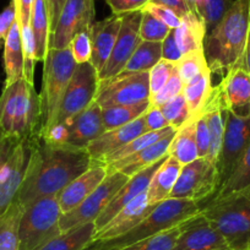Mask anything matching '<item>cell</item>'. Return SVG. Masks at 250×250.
Wrapping results in <instances>:
<instances>
[{"label":"cell","instance_id":"obj_6","mask_svg":"<svg viewBox=\"0 0 250 250\" xmlns=\"http://www.w3.org/2000/svg\"><path fill=\"white\" fill-rule=\"evenodd\" d=\"M76 62L70 47L65 49L49 48L44 59L42 91L40 93L42 110V128L40 136L52 128L62 96L76 69Z\"/></svg>","mask_w":250,"mask_h":250},{"label":"cell","instance_id":"obj_29","mask_svg":"<svg viewBox=\"0 0 250 250\" xmlns=\"http://www.w3.org/2000/svg\"><path fill=\"white\" fill-rule=\"evenodd\" d=\"M31 30L35 40L36 62H44L50 42L49 9L47 0H33L31 11Z\"/></svg>","mask_w":250,"mask_h":250},{"label":"cell","instance_id":"obj_20","mask_svg":"<svg viewBox=\"0 0 250 250\" xmlns=\"http://www.w3.org/2000/svg\"><path fill=\"white\" fill-rule=\"evenodd\" d=\"M144 133H145V114L129 124L104 131L86 148L91 157V165L101 163V161L105 156L119 150L120 147L130 143L131 140L143 135Z\"/></svg>","mask_w":250,"mask_h":250},{"label":"cell","instance_id":"obj_33","mask_svg":"<svg viewBox=\"0 0 250 250\" xmlns=\"http://www.w3.org/2000/svg\"><path fill=\"white\" fill-rule=\"evenodd\" d=\"M162 59V42L141 41L122 73L150 71Z\"/></svg>","mask_w":250,"mask_h":250},{"label":"cell","instance_id":"obj_17","mask_svg":"<svg viewBox=\"0 0 250 250\" xmlns=\"http://www.w3.org/2000/svg\"><path fill=\"white\" fill-rule=\"evenodd\" d=\"M221 101L227 112L239 118L250 115V74L239 62L227 71L217 85Z\"/></svg>","mask_w":250,"mask_h":250},{"label":"cell","instance_id":"obj_26","mask_svg":"<svg viewBox=\"0 0 250 250\" xmlns=\"http://www.w3.org/2000/svg\"><path fill=\"white\" fill-rule=\"evenodd\" d=\"M183 166L174 157L167 156L151 179L147 189L148 205H157L166 199H169L173 188L179 177Z\"/></svg>","mask_w":250,"mask_h":250},{"label":"cell","instance_id":"obj_8","mask_svg":"<svg viewBox=\"0 0 250 250\" xmlns=\"http://www.w3.org/2000/svg\"><path fill=\"white\" fill-rule=\"evenodd\" d=\"M150 74L148 71L120 73L113 78L100 80L95 101L102 109L134 105L150 101Z\"/></svg>","mask_w":250,"mask_h":250},{"label":"cell","instance_id":"obj_38","mask_svg":"<svg viewBox=\"0 0 250 250\" xmlns=\"http://www.w3.org/2000/svg\"><path fill=\"white\" fill-rule=\"evenodd\" d=\"M182 225L158 233V234L152 235L150 238H146V239L140 240L135 244L129 245V247L120 250H172L180 234Z\"/></svg>","mask_w":250,"mask_h":250},{"label":"cell","instance_id":"obj_37","mask_svg":"<svg viewBox=\"0 0 250 250\" xmlns=\"http://www.w3.org/2000/svg\"><path fill=\"white\" fill-rule=\"evenodd\" d=\"M194 1H195L196 13L205 22L208 33L220 22L233 3V0H194Z\"/></svg>","mask_w":250,"mask_h":250},{"label":"cell","instance_id":"obj_14","mask_svg":"<svg viewBox=\"0 0 250 250\" xmlns=\"http://www.w3.org/2000/svg\"><path fill=\"white\" fill-rule=\"evenodd\" d=\"M141 16H143L141 10L123 15L122 25H120V30L112 54L98 74L100 80L113 78L122 73L123 69L125 68L126 62H129L138 45L143 41L140 37Z\"/></svg>","mask_w":250,"mask_h":250},{"label":"cell","instance_id":"obj_50","mask_svg":"<svg viewBox=\"0 0 250 250\" xmlns=\"http://www.w3.org/2000/svg\"><path fill=\"white\" fill-rule=\"evenodd\" d=\"M182 52L175 43L174 33H173V30H170L169 35L162 42V59L170 62H178L182 59Z\"/></svg>","mask_w":250,"mask_h":250},{"label":"cell","instance_id":"obj_1","mask_svg":"<svg viewBox=\"0 0 250 250\" xmlns=\"http://www.w3.org/2000/svg\"><path fill=\"white\" fill-rule=\"evenodd\" d=\"M91 167L86 150H70L32 139V151L25 179L16 200L27 206L37 199L57 196L75 178Z\"/></svg>","mask_w":250,"mask_h":250},{"label":"cell","instance_id":"obj_25","mask_svg":"<svg viewBox=\"0 0 250 250\" xmlns=\"http://www.w3.org/2000/svg\"><path fill=\"white\" fill-rule=\"evenodd\" d=\"M173 33L178 48L184 55L204 49L208 31L203 19L195 11H190L180 19V25L177 28H173Z\"/></svg>","mask_w":250,"mask_h":250},{"label":"cell","instance_id":"obj_28","mask_svg":"<svg viewBox=\"0 0 250 250\" xmlns=\"http://www.w3.org/2000/svg\"><path fill=\"white\" fill-rule=\"evenodd\" d=\"M212 73L210 68L199 73L191 81L183 87V96L187 101L189 108V122H195L203 114L204 107L212 92V83H211Z\"/></svg>","mask_w":250,"mask_h":250},{"label":"cell","instance_id":"obj_2","mask_svg":"<svg viewBox=\"0 0 250 250\" xmlns=\"http://www.w3.org/2000/svg\"><path fill=\"white\" fill-rule=\"evenodd\" d=\"M250 30V0H233L220 22L206 35L204 53L211 73L225 76L242 62Z\"/></svg>","mask_w":250,"mask_h":250},{"label":"cell","instance_id":"obj_19","mask_svg":"<svg viewBox=\"0 0 250 250\" xmlns=\"http://www.w3.org/2000/svg\"><path fill=\"white\" fill-rule=\"evenodd\" d=\"M168 156V155H167ZM167 156H165L163 158H161L160 161H157L156 163L151 165L150 167L145 168V169L140 170L139 173L134 174L133 177H130V179L125 183L122 188L119 189L117 194H115L114 198L112 199L109 204L104 208V210L100 213L97 218L95 220V227L96 232L100 229H102L125 205H128L131 200L139 196L140 194L146 193L148 189V185H150L151 179H152L153 174L156 173V170L160 168V166L165 162V160L167 158ZM95 232V233H96Z\"/></svg>","mask_w":250,"mask_h":250},{"label":"cell","instance_id":"obj_5","mask_svg":"<svg viewBox=\"0 0 250 250\" xmlns=\"http://www.w3.org/2000/svg\"><path fill=\"white\" fill-rule=\"evenodd\" d=\"M200 215L225 238L230 250L250 249V185L230 195L211 199Z\"/></svg>","mask_w":250,"mask_h":250},{"label":"cell","instance_id":"obj_39","mask_svg":"<svg viewBox=\"0 0 250 250\" xmlns=\"http://www.w3.org/2000/svg\"><path fill=\"white\" fill-rule=\"evenodd\" d=\"M175 64H177V70L183 85H187L199 73H201V71L208 68L204 49L195 50V52L184 54L182 57V59L178 62H175Z\"/></svg>","mask_w":250,"mask_h":250},{"label":"cell","instance_id":"obj_57","mask_svg":"<svg viewBox=\"0 0 250 250\" xmlns=\"http://www.w3.org/2000/svg\"><path fill=\"white\" fill-rule=\"evenodd\" d=\"M249 250H250V249H249Z\"/></svg>","mask_w":250,"mask_h":250},{"label":"cell","instance_id":"obj_56","mask_svg":"<svg viewBox=\"0 0 250 250\" xmlns=\"http://www.w3.org/2000/svg\"><path fill=\"white\" fill-rule=\"evenodd\" d=\"M1 136H3V135H1V134H0V138H1Z\"/></svg>","mask_w":250,"mask_h":250},{"label":"cell","instance_id":"obj_3","mask_svg":"<svg viewBox=\"0 0 250 250\" xmlns=\"http://www.w3.org/2000/svg\"><path fill=\"white\" fill-rule=\"evenodd\" d=\"M42 128L41 98L35 85L25 78L4 86L0 96V134L19 141L40 136Z\"/></svg>","mask_w":250,"mask_h":250},{"label":"cell","instance_id":"obj_16","mask_svg":"<svg viewBox=\"0 0 250 250\" xmlns=\"http://www.w3.org/2000/svg\"><path fill=\"white\" fill-rule=\"evenodd\" d=\"M32 151V139L20 141L13 156L0 172V216L18 199Z\"/></svg>","mask_w":250,"mask_h":250},{"label":"cell","instance_id":"obj_7","mask_svg":"<svg viewBox=\"0 0 250 250\" xmlns=\"http://www.w3.org/2000/svg\"><path fill=\"white\" fill-rule=\"evenodd\" d=\"M62 215L57 196L37 199L25 206L19 233V250H38L59 235Z\"/></svg>","mask_w":250,"mask_h":250},{"label":"cell","instance_id":"obj_45","mask_svg":"<svg viewBox=\"0 0 250 250\" xmlns=\"http://www.w3.org/2000/svg\"><path fill=\"white\" fill-rule=\"evenodd\" d=\"M143 10L152 14L155 18H157L158 20L162 21L165 25H167L170 30H173V28H177L178 26L180 25L179 16H178L174 11H172L170 9H168V8H165V6L156 5V4L148 3L144 6Z\"/></svg>","mask_w":250,"mask_h":250},{"label":"cell","instance_id":"obj_23","mask_svg":"<svg viewBox=\"0 0 250 250\" xmlns=\"http://www.w3.org/2000/svg\"><path fill=\"white\" fill-rule=\"evenodd\" d=\"M123 15H114L113 14L109 18L104 19L102 21L92 23L88 30L90 32L91 48H92V54H91L90 62L93 68L98 71L102 70L105 62L109 59L112 50L114 48L115 41L118 38L120 25H122Z\"/></svg>","mask_w":250,"mask_h":250},{"label":"cell","instance_id":"obj_49","mask_svg":"<svg viewBox=\"0 0 250 250\" xmlns=\"http://www.w3.org/2000/svg\"><path fill=\"white\" fill-rule=\"evenodd\" d=\"M16 19H18V16H16V6L15 3L11 0L10 4L0 13V41L5 40Z\"/></svg>","mask_w":250,"mask_h":250},{"label":"cell","instance_id":"obj_4","mask_svg":"<svg viewBox=\"0 0 250 250\" xmlns=\"http://www.w3.org/2000/svg\"><path fill=\"white\" fill-rule=\"evenodd\" d=\"M200 211L201 208L196 201L188 199H166L162 203L157 204L156 208L129 232L113 239L91 242L83 250L124 249L140 240L177 227L185 221L195 217Z\"/></svg>","mask_w":250,"mask_h":250},{"label":"cell","instance_id":"obj_12","mask_svg":"<svg viewBox=\"0 0 250 250\" xmlns=\"http://www.w3.org/2000/svg\"><path fill=\"white\" fill-rule=\"evenodd\" d=\"M95 0H66L50 37L49 48L65 49L76 35L90 30L95 18Z\"/></svg>","mask_w":250,"mask_h":250},{"label":"cell","instance_id":"obj_24","mask_svg":"<svg viewBox=\"0 0 250 250\" xmlns=\"http://www.w3.org/2000/svg\"><path fill=\"white\" fill-rule=\"evenodd\" d=\"M174 135L175 133L169 134L166 138L161 139L157 143L147 146V147L134 153V155H130L128 157H124L122 160L109 163V165H107L108 173L122 172L128 175V177H133L134 174L139 173L140 170L150 167L151 165H153L157 161H160L161 158L167 156L168 147H169Z\"/></svg>","mask_w":250,"mask_h":250},{"label":"cell","instance_id":"obj_55","mask_svg":"<svg viewBox=\"0 0 250 250\" xmlns=\"http://www.w3.org/2000/svg\"><path fill=\"white\" fill-rule=\"evenodd\" d=\"M187 3L189 4V6H190V9L193 11H195L196 13V10H195V1H194V0H187ZM198 14V13H196Z\"/></svg>","mask_w":250,"mask_h":250},{"label":"cell","instance_id":"obj_53","mask_svg":"<svg viewBox=\"0 0 250 250\" xmlns=\"http://www.w3.org/2000/svg\"><path fill=\"white\" fill-rule=\"evenodd\" d=\"M48 9H49V23H50V37L57 26L58 19H59L60 13L65 5L66 0H47Z\"/></svg>","mask_w":250,"mask_h":250},{"label":"cell","instance_id":"obj_43","mask_svg":"<svg viewBox=\"0 0 250 250\" xmlns=\"http://www.w3.org/2000/svg\"><path fill=\"white\" fill-rule=\"evenodd\" d=\"M183 85L182 80L179 78V74H178L177 68L173 71L172 76L169 78V80L167 81L165 86L156 93L155 96L150 98L151 105H155V107H162L163 104H166L167 102H169L170 100H173L174 97H177L178 95L183 92Z\"/></svg>","mask_w":250,"mask_h":250},{"label":"cell","instance_id":"obj_13","mask_svg":"<svg viewBox=\"0 0 250 250\" xmlns=\"http://www.w3.org/2000/svg\"><path fill=\"white\" fill-rule=\"evenodd\" d=\"M250 143V115L239 118L227 112L222 147L218 157L217 170L220 188L227 180L240 156ZM218 188V189H220Z\"/></svg>","mask_w":250,"mask_h":250},{"label":"cell","instance_id":"obj_41","mask_svg":"<svg viewBox=\"0 0 250 250\" xmlns=\"http://www.w3.org/2000/svg\"><path fill=\"white\" fill-rule=\"evenodd\" d=\"M143 11L140 23V37L147 42H163L169 35L170 28L147 11Z\"/></svg>","mask_w":250,"mask_h":250},{"label":"cell","instance_id":"obj_34","mask_svg":"<svg viewBox=\"0 0 250 250\" xmlns=\"http://www.w3.org/2000/svg\"><path fill=\"white\" fill-rule=\"evenodd\" d=\"M250 185V143L244 150L243 155L240 156L239 161L235 165L234 169L232 170L229 177L225 183L221 185L217 193L211 199L223 198V196L230 195L233 193L243 190Z\"/></svg>","mask_w":250,"mask_h":250},{"label":"cell","instance_id":"obj_30","mask_svg":"<svg viewBox=\"0 0 250 250\" xmlns=\"http://www.w3.org/2000/svg\"><path fill=\"white\" fill-rule=\"evenodd\" d=\"M167 155L174 157L182 166L199 158L195 138V122L187 123L179 130L175 131L174 138L168 147Z\"/></svg>","mask_w":250,"mask_h":250},{"label":"cell","instance_id":"obj_32","mask_svg":"<svg viewBox=\"0 0 250 250\" xmlns=\"http://www.w3.org/2000/svg\"><path fill=\"white\" fill-rule=\"evenodd\" d=\"M25 206L18 200L0 216V250H19L20 223Z\"/></svg>","mask_w":250,"mask_h":250},{"label":"cell","instance_id":"obj_54","mask_svg":"<svg viewBox=\"0 0 250 250\" xmlns=\"http://www.w3.org/2000/svg\"><path fill=\"white\" fill-rule=\"evenodd\" d=\"M242 62H243V65H244V68L248 70V73L250 74V30H249L247 47H245V52H244V55H243Z\"/></svg>","mask_w":250,"mask_h":250},{"label":"cell","instance_id":"obj_46","mask_svg":"<svg viewBox=\"0 0 250 250\" xmlns=\"http://www.w3.org/2000/svg\"><path fill=\"white\" fill-rule=\"evenodd\" d=\"M170 126L168 120L163 115L161 108L150 105L147 112L145 113V133H151V131L162 130V129Z\"/></svg>","mask_w":250,"mask_h":250},{"label":"cell","instance_id":"obj_40","mask_svg":"<svg viewBox=\"0 0 250 250\" xmlns=\"http://www.w3.org/2000/svg\"><path fill=\"white\" fill-rule=\"evenodd\" d=\"M163 115L168 120L169 125L175 131L179 130L183 125L189 123V108L183 93L178 95L169 102L160 107Z\"/></svg>","mask_w":250,"mask_h":250},{"label":"cell","instance_id":"obj_51","mask_svg":"<svg viewBox=\"0 0 250 250\" xmlns=\"http://www.w3.org/2000/svg\"><path fill=\"white\" fill-rule=\"evenodd\" d=\"M19 144H20V141L18 139L8 138V136L0 138V172L4 168V166L8 163V161L10 160Z\"/></svg>","mask_w":250,"mask_h":250},{"label":"cell","instance_id":"obj_18","mask_svg":"<svg viewBox=\"0 0 250 250\" xmlns=\"http://www.w3.org/2000/svg\"><path fill=\"white\" fill-rule=\"evenodd\" d=\"M172 250H230L225 238L200 213L182 225Z\"/></svg>","mask_w":250,"mask_h":250},{"label":"cell","instance_id":"obj_21","mask_svg":"<svg viewBox=\"0 0 250 250\" xmlns=\"http://www.w3.org/2000/svg\"><path fill=\"white\" fill-rule=\"evenodd\" d=\"M146 193L140 194L134 200H131L128 205H125L102 229L97 230L93 234L92 242L117 238L124 233L129 232L131 228L140 223L156 208V205H148L147 194Z\"/></svg>","mask_w":250,"mask_h":250},{"label":"cell","instance_id":"obj_36","mask_svg":"<svg viewBox=\"0 0 250 250\" xmlns=\"http://www.w3.org/2000/svg\"><path fill=\"white\" fill-rule=\"evenodd\" d=\"M172 133H175V130L172 128V126H168V128L162 129V130L151 131V133H144L143 135L138 136L136 139L131 140L130 143L124 145L123 147H120L119 150L114 151V152L110 153V155L105 156V157L101 161V163L107 166L109 165V163L115 162V161L122 160V158L124 157H128V156L130 155H134V153L139 152V151L144 150V148L147 147V146L157 143L158 140L166 138V136H168Z\"/></svg>","mask_w":250,"mask_h":250},{"label":"cell","instance_id":"obj_35","mask_svg":"<svg viewBox=\"0 0 250 250\" xmlns=\"http://www.w3.org/2000/svg\"><path fill=\"white\" fill-rule=\"evenodd\" d=\"M150 101H145V102L134 105H119V107L104 108V109H102V119L105 131L134 122L138 118H140L141 115L145 114L148 108H150Z\"/></svg>","mask_w":250,"mask_h":250},{"label":"cell","instance_id":"obj_48","mask_svg":"<svg viewBox=\"0 0 250 250\" xmlns=\"http://www.w3.org/2000/svg\"><path fill=\"white\" fill-rule=\"evenodd\" d=\"M195 138L199 157H206L210 148V131L206 120L203 117L195 120Z\"/></svg>","mask_w":250,"mask_h":250},{"label":"cell","instance_id":"obj_42","mask_svg":"<svg viewBox=\"0 0 250 250\" xmlns=\"http://www.w3.org/2000/svg\"><path fill=\"white\" fill-rule=\"evenodd\" d=\"M175 68H177V64H175V62H168V60L161 59L160 62L148 71V74H150L151 97L155 96L156 93L167 83V81L169 80V78L172 76Z\"/></svg>","mask_w":250,"mask_h":250},{"label":"cell","instance_id":"obj_11","mask_svg":"<svg viewBox=\"0 0 250 250\" xmlns=\"http://www.w3.org/2000/svg\"><path fill=\"white\" fill-rule=\"evenodd\" d=\"M98 83V71L90 62L78 64L65 93L62 96L52 126L66 122L86 109L95 101Z\"/></svg>","mask_w":250,"mask_h":250},{"label":"cell","instance_id":"obj_9","mask_svg":"<svg viewBox=\"0 0 250 250\" xmlns=\"http://www.w3.org/2000/svg\"><path fill=\"white\" fill-rule=\"evenodd\" d=\"M220 188L217 166L206 157L184 165L169 198L188 199L196 203L212 198Z\"/></svg>","mask_w":250,"mask_h":250},{"label":"cell","instance_id":"obj_27","mask_svg":"<svg viewBox=\"0 0 250 250\" xmlns=\"http://www.w3.org/2000/svg\"><path fill=\"white\" fill-rule=\"evenodd\" d=\"M4 70H5V86L23 78V49L22 38L19 21L14 22L4 40Z\"/></svg>","mask_w":250,"mask_h":250},{"label":"cell","instance_id":"obj_15","mask_svg":"<svg viewBox=\"0 0 250 250\" xmlns=\"http://www.w3.org/2000/svg\"><path fill=\"white\" fill-rule=\"evenodd\" d=\"M59 125L64 131V141L60 147L70 150H86L93 140L105 131L102 108L96 101L78 115Z\"/></svg>","mask_w":250,"mask_h":250},{"label":"cell","instance_id":"obj_47","mask_svg":"<svg viewBox=\"0 0 250 250\" xmlns=\"http://www.w3.org/2000/svg\"><path fill=\"white\" fill-rule=\"evenodd\" d=\"M114 15H124L133 11L143 10L150 0H105Z\"/></svg>","mask_w":250,"mask_h":250},{"label":"cell","instance_id":"obj_52","mask_svg":"<svg viewBox=\"0 0 250 250\" xmlns=\"http://www.w3.org/2000/svg\"><path fill=\"white\" fill-rule=\"evenodd\" d=\"M150 3L170 9L180 19L190 13V11H193L190 6H189V4L187 3V0H150Z\"/></svg>","mask_w":250,"mask_h":250},{"label":"cell","instance_id":"obj_10","mask_svg":"<svg viewBox=\"0 0 250 250\" xmlns=\"http://www.w3.org/2000/svg\"><path fill=\"white\" fill-rule=\"evenodd\" d=\"M130 179L122 172L108 173L103 182L74 210L62 213L59 221L60 232H66L79 226L95 222L105 206L112 201L120 188Z\"/></svg>","mask_w":250,"mask_h":250},{"label":"cell","instance_id":"obj_22","mask_svg":"<svg viewBox=\"0 0 250 250\" xmlns=\"http://www.w3.org/2000/svg\"><path fill=\"white\" fill-rule=\"evenodd\" d=\"M107 174V166L102 163H93L85 173L69 183L57 195L62 213L69 212L80 205L103 182Z\"/></svg>","mask_w":250,"mask_h":250},{"label":"cell","instance_id":"obj_31","mask_svg":"<svg viewBox=\"0 0 250 250\" xmlns=\"http://www.w3.org/2000/svg\"><path fill=\"white\" fill-rule=\"evenodd\" d=\"M95 232V222L86 223L66 232H62L38 250H83L92 242Z\"/></svg>","mask_w":250,"mask_h":250},{"label":"cell","instance_id":"obj_44","mask_svg":"<svg viewBox=\"0 0 250 250\" xmlns=\"http://www.w3.org/2000/svg\"><path fill=\"white\" fill-rule=\"evenodd\" d=\"M70 50L75 59L76 64H83L91 60L92 48H91L90 32L83 31L73 38L70 43Z\"/></svg>","mask_w":250,"mask_h":250}]
</instances>
